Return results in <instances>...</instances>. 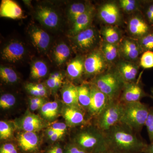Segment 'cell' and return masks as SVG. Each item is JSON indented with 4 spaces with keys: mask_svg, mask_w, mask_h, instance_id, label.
<instances>
[{
    "mask_svg": "<svg viewBox=\"0 0 153 153\" xmlns=\"http://www.w3.org/2000/svg\"><path fill=\"white\" fill-rule=\"evenodd\" d=\"M30 36L34 46L41 51L47 50L50 42L49 34L44 30L33 27L30 30Z\"/></svg>",
    "mask_w": 153,
    "mask_h": 153,
    "instance_id": "obj_17",
    "label": "cell"
},
{
    "mask_svg": "<svg viewBox=\"0 0 153 153\" xmlns=\"http://www.w3.org/2000/svg\"><path fill=\"white\" fill-rule=\"evenodd\" d=\"M44 102V99L41 97H35L30 99V104L38 103V102Z\"/></svg>",
    "mask_w": 153,
    "mask_h": 153,
    "instance_id": "obj_48",
    "label": "cell"
},
{
    "mask_svg": "<svg viewBox=\"0 0 153 153\" xmlns=\"http://www.w3.org/2000/svg\"><path fill=\"white\" fill-rule=\"evenodd\" d=\"M36 19L47 27H56L59 24L57 13L53 9L47 6H39L36 10Z\"/></svg>",
    "mask_w": 153,
    "mask_h": 153,
    "instance_id": "obj_12",
    "label": "cell"
},
{
    "mask_svg": "<svg viewBox=\"0 0 153 153\" xmlns=\"http://www.w3.org/2000/svg\"><path fill=\"white\" fill-rule=\"evenodd\" d=\"M12 130L10 126L4 121H0V138L7 140L10 137Z\"/></svg>",
    "mask_w": 153,
    "mask_h": 153,
    "instance_id": "obj_37",
    "label": "cell"
},
{
    "mask_svg": "<svg viewBox=\"0 0 153 153\" xmlns=\"http://www.w3.org/2000/svg\"><path fill=\"white\" fill-rule=\"evenodd\" d=\"M145 126L147 130L150 143L153 142V106L150 107L149 112Z\"/></svg>",
    "mask_w": 153,
    "mask_h": 153,
    "instance_id": "obj_36",
    "label": "cell"
},
{
    "mask_svg": "<svg viewBox=\"0 0 153 153\" xmlns=\"http://www.w3.org/2000/svg\"><path fill=\"white\" fill-rule=\"evenodd\" d=\"M138 42L143 52H153V31L140 38Z\"/></svg>",
    "mask_w": 153,
    "mask_h": 153,
    "instance_id": "obj_32",
    "label": "cell"
},
{
    "mask_svg": "<svg viewBox=\"0 0 153 153\" xmlns=\"http://www.w3.org/2000/svg\"><path fill=\"white\" fill-rule=\"evenodd\" d=\"M94 9L89 8L85 13L79 16L73 23L71 30V34L72 36H76L77 34L89 27L92 18Z\"/></svg>",
    "mask_w": 153,
    "mask_h": 153,
    "instance_id": "obj_18",
    "label": "cell"
},
{
    "mask_svg": "<svg viewBox=\"0 0 153 153\" xmlns=\"http://www.w3.org/2000/svg\"><path fill=\"white\" fill-rule=\"evenodd\" d=\"M100 36L95 29L89 27L74 36V44L79 51L88 52L96 48L100 43Z\"/></svg>",
    "mask_w": 153,
    "mask_h": 153,
    "instance_id": "obj_7",
    "label": "cell"
},
{
    "mask_svg": "<svg viewBox=\"0 0 153 153\" xmlns=\"http://www.w3.org/2000/svg\"><path fill=\"white\" fill-rule=\"evenodd\" d=\"M99 16L102 21L105 24L109 25H116L120 21L119 8L115 3H105L100 8Z\"/></svg>",
    "mask_w": 153,
    "mask_h": 153,
    "instance_id": "obj_11",
    "label": "cell"
},
{
    "mask_svg": "<svg viewBox=\"0 0 153 153\" xmlns=\"http://www.w3.org/2000/svg\"><path fill=\"white\" fill-rule=\"evenodd\" d=\"M92 83L111 100H117L125 83L115 71H107L97 76Z\"/></svg>",
    "mask_w": 153,
    "mask_h": 153,
    "instance_id": "obj_4",
    "label": "cell"
},
{
    "mask_svg": "<svg viewBox=\"0 0 153 153\" xmlns=\"http://www.w3.org/2000/svg\"><path fill=\"white\" fill-rule=\"evenodd\" d=\"M84 71L88 75L97 76L108 71V63L100 50L92 51L84 61Z\"/></svg>",
    "mask_w": 153,
    "mask_h": 153,
    "instance_id": "obj_6",
    "label": "cell"
},
{
    "mask_svg": "<svg viewBox=\"0 0 153 153\" xmlns=\"http://www.w3.org/2000/svg\"><path fill=\"white\" fill-rule=\"evenodd\" d=\"M64 153H88L85 150L79 147L78 145L74 143L70 145Z\"/></svg>",
    "mask_w": 153,
    "mask_h": 153,
    "instance_id": "obj_40",
    "label": "cell"
},
{
    "mask_svg": "<svg viewBox=\"0 0 153 153\" xmlns=\"http://www.w3.org/2000/svg\"><path fill=\"white\" fill-rule=\"evenodd\" d=\"M63 115L65 120L70 126H74L85 123V114L82 108L68 106L64 110Z\"/></svg>",
    "mask_w": 153,
    "mask_h": 153,
    "instance_id": "obj_19",
    "label": "cell"
},
{
    "mask_svg": "<svg viewBox=\"0 0 153 153\" xmlns=\"http://www.w3.org/2000/svg\"><path fill=\"white\" fill-rule=\"evenodd\" d=\"M47 153H63L62 148L58 145L54 146L49 149Z\"/></svg>",
    "mask_w": 153,
    "mask_h": 153,
    "instance_id": "obj_43",
    "label": "cell"
},
{
    "mask_svg": "<svg viewBox=\"0 0 153 153\" xmlns=\"http://www.w3.org/2000/svg\"><path fill=\"white\" fill-rule=\"evenodd\" d=\"M44 102H38V103L30 104V108L32 111L37 110L41 108L44 104Z\"/></svg>",
    "mask_w": 153,
    "mask_h": 153,
    "instance_id": "obj_45",
    "label": "cell"
},
{
    "mask_svg": "<svg viewBox=\"0 0 153 153\" xmlns=\"http://www.w3.org/2000/svg\"><path fill=\"white\" fill-rule=\"evenodd\" d=\"M16 149V147L13 144H5L1 147L0 153H10Z\"/></svg>",
    "mask_w": 153,
    "mask_h": 153,
    "instance_id": "obj_42",
    "label": "cell"
},
{
    "mask_svg": "<svg viewBox=\"0 0 153 153\" xmlns=\"http://www.w3.org/2000/svg\"><path fill=\"white\" fill-rule=\"evenodd\" d=\"M58 104L57 102H49L44 103L41 108V114L48 119H52L58 112Z\"/></svg>",
    "mask_w": 153,
    "mask_h": 153,
    "instance_id": "obj_30",
    "label": "cell"
},
{
    "mask_svg": "<svg viewBox=\"0 0 153 153\" xmlns=\"http://www.w3.org/2000/svg\"><path fill=\"white\" fill-rule=\"evenodd\" d=\"M57 79H53L49 77L47 80V85L48 87L52 89H56V83Z\"/></svg>",
    "mask_w": 153,
    "mask_h": 153,
    "instance_id": "obj_44",
    "label": "cell"
},
{
    "mask_svg": "<svg viewBox=\"0 0 153 153\" xmlns=\"http://www.w3.org/2000/svg\"><path fill=\"white\" fill-rule=\"evenodd\" d=\"M10 153H18V152H17L16 149L14 150V151H13V152H11Z\"/></svg>",
    "mask_w": 153,
    "mask_h": 153,
    "instance_id": "obj_53",
    "label": "cell"
},
{
    "mask_svg": "<svg viewBox=\"0 0 153 153\" xmlns=\"http://www.w3.org/2000/svg\"><path fill=\"white\" fill-rule=\"evenodd\" d=\"M78 91V102L82 108L88 111L90 105L91 92L90 85L87 83L76 86Z\"/></svg>",
    "mask_w": 153,
    "mask_h": 153,
    "instance_id": "obj_25",
    "label": "cell"
},
{
    "mask_svg": "<svg viewBox=\"0 0 153 153\" xmlns=\"http://www.w3.org/2000/svg\"><path fill=\"white\" fill-rule=\"evenodd\" d=\"M48 68L46 63L41 60L35 61L31 66L30 74L34 79L42 78L47 75Z\"/></svg>",
    "mask_w": 153,
    "mask_h": 153,
    "instance_id": "obj_29",
    "label": "cell"
},
{
    "mask_svg": "<svg viewBox=\"0 0 153 153\" xmlns=\"http://www.w3.org/2000/svg\"></svg>",
    "mask_w": 153,
    "mask_h": 153,
    "instance_id": "obj_54",
    "label": "cell"
},
{
    "mask_svg": "<svg viewBox=\"0 0 153 153\" xmlns=\"http://www.w3.org/2000/svg\"><path fill=\"white\" fill-rule=\"evenodd\" d=\"M90 7L84 3H75L72 4L68 11L69 19L74 23L79 16L85 13Z\"/></svg>",
    "mask_w": 153,
    "mask_h": 153,
    "instance_id": "obj_28",
    "label": "cell"
},
{
    "mask_svg": "<svg viewBox=\"0 0 153 153\" xmlns=\"http://www.w3.org/2000/svg\"><path fill=\"white\" fill-rule=\"evenodd\" d=\"M149 109L147 105L140 101L124 103L120 123L138 134L145 126Z\"/></svg>",
    "mask_w": 153,
    "mask_h": 153,
    "instance_id": "obj_2",
    "label": "cell"
},
{
    "mask_svg": "<svg viewBox=\"0 0 153 153\" xmlns=\"http://www.w3.org/2000/svg\"><path fill=\"white\" fill-rule=\"evenodd\" d=\"M83 71L84 61L79 57L72 60L67 66V73L69 76L73 79H77L81 77Z\"/></svg>",
    "mask_w": 153,
    "mask_h": 153,
    "instance_id": "obj_26",
    "label": "cell"
},
{
    "mask_svg": "<svg viewBox=\"0 0 153 153\" xmlns=\"http://www.w3.org/2000/svg\"><path fill=\"white\" fill-rule=\"evenodd\" d=\"M91 98L88 111L91 116L96 118L110 102L109 97L93 83L90 85Z\"/></svg>",
    "mask_w": 153,
    "mask_h": 153,
    "instance_id": "obj_9",
    "label": "cell"
},
{
    "mask_svg": "<svg viewBox=\"0 0 153 153\" xmlns=\"http://www.w3.org/2000/svg\"><path fill=\"white\" fill-rule=\"evenodd\" d=\"M56 132H57L55 131L53 129L50 128H49V129L47 131V134H48V135L49 138L52 136L53 135H54V134Z\"/></svg>",
    "mask_w": 153,
    "mask_h": 153,
    "instance_id": "obj_51",
    "label": "cell"
},
{
    "mask_svg": "<svg viewBox=\"0 0 153 153\" xmlns=\"http://www.w3.org/2000/svg\"><path fill=\"white\" fill-rule=\"evenodd\" d=\"M63 102L68 106L76 107L82 108L78 102L77 88L73 84H67L62 90Z\"/></svg>",
    "mask_w": 153,
    "mask_h": 153,
    "instance_id": "obj_21",
    "label": "cell"
},
{
    "mask_svg": "<svg viewBox=\"0 0 153 153\" xmlns=\"http://www.w3.org/2000/svg\"><path fill=\"white\" fill-rule=\"evenodd\" d=\"M0 76L3 81L7 83H15L18 79V75L13 69L4 66L0 68Z\"/></svg>",
    "mask_w": 153,
    "mask_h": 153,
    "instance_id": "obj_31",
    "label": "cell"
},
{
    "mask_svg": "<svg viewBox=\"0 0 153 153\" xmlns=\"http://www.w3.org/2000/svg\"><path fill=\"white\" fill-rule=\"evenodd\" d=\"M145 14L146 21L151 27H153V1L148 3Z\"/></svg>",
    "mask_w": 153,
    "mask_h": 153,
    "instance_id": "obj_38",
    "label": "cell"
},
{
    "mask_svg": "<svg viewBox=\"0 0 153 153\" xmlns=\"http://www.w3.org/2000/svg\"><path fill=\"white\" fill-rule=\"evenodd\" d=\"M100 50L108 63H112L117 60L120 55L118 45L102 42Z\"/></svg>",
    "mask_w": 153,
    "mask_h": 153,
    "instance_id": "obj_24",
    "label": "cell"
},
{
    "mask_svg": "<svg viewBox=\"0 0 153 153\" xmlns=\"http://www.w3.org/2000/svg\"><path fill=\"white\" fill-rule=\"evenodd\" d=\"M70 55V49L68 45L61 43L55 47L54 52V59L57 65L60 66L65 62Z\"/></svg>",
    "mask_w": 153,
    "mask_h": 153,
    "instance_id": "obj_27",
    "label": "cell"
},
{
    "mask_svg": "<svg viewBox=\"0 0 153 153\" xmlns=\"http://www.w3.org/2000/svg\"><path fill=\"white\" fill-rule=\"evenodd\" d=\"M0 16L13 19H21L23 17V11L16 2L2 0L0 6Z\"/></svg>",
    "mask_w": 153,
    "mask_h": 153,
    "instance_id": "obj_16",
    "label": "cell"
},
{
    "mask_svg": "<svg viewBox=\"0 0 153 153\" xmlns=\"http://www.w3.org/2000/svg\"><path fill=\"white\" fill-rule=\"evenodd\" d=\"M102 38L103 41L109 44L118 45L122 38L120 30L115 26H106L101 31Z\"/></svg>",
    "mask_w": 153,
    "mask_h": 153,
    "instance_id": "obj_22",
    "label": "cell"
},
{
    "mask_svg": "<svg viewBox=\"0 0 153 153\" xmlns=\"http://www.w3.org/2000/svg\"><path fill=\"white\" fill-rule=\"evenodd\" d=\"M119 44L120 55L127 61L132 62L135 61L143 52L138 41L133 38H122Z\"/></svg>",
    "mask_w": 153,
    "mask_h": 153,
    "instance_id": "obj_10",
    "label": "cell"
},
{
    "mask_svg": "<svg viewBox=\"0 0 153 153\" xmlns=\"http://www.w3.org/2000/svg\"><path fill=\"white\" fill-rule=\"evenodd\" d=\"M50 128L53 129L57 132L65 133L66 129V126L63 123H55L51 125Z\"/></svg>",
    "mask_w": 153,
    "mask_h": 153,
    "instance_id": "obj_41",
    "label": "cell"
},
{
    "mask_svg": "<svg viewBox=\"0 0 153 153\" xmlns=\"http://www.w3.org/2000/svg\"><path fill=\"white\" fill-rule=\"evenodd\" d=\"M128 29L132 36L139 39L153 31L152 27L140 16H135L130 19Z\"/></svg>",
    "mask_w": 153,
    "mask_h": 153,
    "instance_id": "obj_13",
    "label": "cell"
},
{
    "mask_svg": "<svg viewBox=\"0 0 153 153\" xmlns=\"http://www.w3.org/2000/svg\"><path fill=\"white\" fill-rule=\"evenodd\" d=\"M116 71L125 83H128L136 80L139 67L133 62L123 60L118 63Z\"/></svg>",
    "mask_w": 153,
    "mask_h": 153,
    "instance_id": "obj_15",
    "label": "cell"
},
{
    "mask_svg": "<svg viewBox=\"0 0 153 153\" xmlns=\"http://www.w3.org/2000/svg\"><path fill=\"white\" fill-rule=\"evenodd\" d=\"M120 7L127 13H132L137 9V2L134 0H121L119 1Z\"/></svg>",
    "mask_w": 153,
    "mask_h": 153,
    "instance_id": "obj_35",
    "label": "cell"
},
{
    "mask_svg": "<svg viewBox=\"0 0 153 153\" xmlns=\"http://www.w3.org/2000/svg\"><path fill=\"white\" fill-rule=\"evenodd\" d=\"M16 102L15 96L10 94H3L0 98V106L3 109H8L13 106Z\"/></svg>",
    "mask_w": 153,
    "mask_h": 153,
    "instance_id": "obj_34",
    "label": "cell"
},
{
    "mask_svg": "<svg viewBox=\"0 0 153 153\" xmlns=\"http://www.w3.org/2000/svg\"><path fill=\"white\" fill-rule=\"evenodd\" d=\"M143 153H153V142L147 145Z\"/></svg>",
    "mask_w": 153,
    "mask_h": 153,
    "instance_id": "obj_49",
    "label": "cell"
},
{
    "mask_svg": "<svg viewBox=\"0 0 153 153\" xmlns=\"http://www.w3.org/2000/svg\"><path fill=\"white\" fill-rule=\"evenodd\" d=\"M18 141L20 147L25 152H33L38 149L39 141L35 132L25 131L22 133L19 134Z\"/></svg>",
    "mask_w": 153,
    "mask_h": 153,
    "instance_id": "obj_20",
    "label": "cell"
},
{
    "mask_svg": "<svg viewBox=\"0 0 153 153\" xmlns=\"http://www.w3.org/2000/svg\"><path fill=\"white\" fill-rule=\"evenodd\" d=\"M49 77L53 79H63V76L61 73L60 72H55V73H52L50 74Z\"/></svg>",
    "mask_w": 153,
    "mask_h": 153,
    "instance_id": "obj_50",
    "label": "cell"
},
{
    "mask_svg": "<svg viewBox=\"0 0 153 153\" xmlns=\"http://www.w3.org/2000/svg\"><path fill=\"white\" fill-rule=\"evenodd\" d=\"M26 89L28 91V92L33 96L37 97H46L47 95V89L40 90L36 89L31 87L28 84L25 86Z\"/></svg>",
    "mask_w": 153,
    "mask_h": 153,
    "instance_id": "obj_39",
    "label": "cell"
},
{
    "mask_svg": "<svg viewBox=\"0 0 153 153\" xmlns=\"http://www.w3.org/2000/svg\"><path fill=\"white\" fill-rule=\"evenodd\" d=\"M150 95L151 98L153 99V87L151 88Z\"/></svg>",
    "mask_w": 153,
    "mask_h": 153,
    "instance_id": "obj_52",
    "label": "cell"
},
{
    "mask_svg": "<svg viewBox=\"0 0 153 153\" xmlns=\"http://www.w3.org/2000/svg\"><path fill=\"white\" fill-rule=\"evenodd\" d=\"M151 95L146 93L140 81L125 83L119 100L122 103L137 102L140 101L142 99Z\"/></svg>",
    "mask_w": 153,
    "mask_h": 153,
    "instance_id": "obj_8",
    "label": "cell"
},
{
    "mask_svg": "<svg viewBox=\"0 0 153 153\" xmlns=\"http://www.w3.org/2000/svg\"><path fill=\"white\" fill-rule=\"evenodd\" d=\"M64 134V133L62 132H56L52 136L50 137L49 138L52 141H55L57 140L63 136Z\"/></svg>",
    "mask_w": 153,
    "mask_h": 153,
    "instance_id": "obj_47",
    "label": "cell"
},
{
    "mask_svg": "<svg viewBox=\"0 0 153 153\" xmlns=\"http://www.w3.org/2000/svg\"><path fill=\"white\" fill-rule=\"evenodd\" d=\"M140 66L145 69L153 68V52H143L140 59Z\"/></svg>",
    "mask_w": 153,
    "mask_h": 153,
    "instance_id": "obj_33",
    "label": "cell"
},
{
    "mask_svg": "<svg viewBox=\"0 0 153 153\" xmlns=\"http://www.w3.org/2000/svg\"><path fill=\"white\" fill-rule=\"evenodd\" d=\"M75 143L88 153H107L104 133L95 126L77 134Z\"/></svg>",
    "mask_w": 153,
    "mask_h": 153,
    "instance_id": "obj_3",
    "label": "cell"
},
{
    "mask_svg": "<svg viewBox=\"0 0 153 153\" xmlns=\"http://www.w3.org/2000/svg\"><path fill=\"white\" fill-rule=\"evenodd\" d=\"M28 85H30L31 87L33 88L38 89V90H42L46 89L45 85L41 84V83L35 84V83H28Z\"/></svg>",
    "mask_w": 153,
    "mask_h": 153,
    "instance_id": "obj_46",
    "label": "cell"
},
{
    "mask_svg": "<svg viewBox=\"0 0 153 153\" xmlns=\"http://www.w3.org/2000/svg\"><path fill=\"white\" fill-rule=\"evenodd\" d=\"M124 103L119 100H111L102 112L96 118L95 126L104 132L120 123Z\"/></svg>",
    "mask_w": 153,
    "mask_h": 153,
    "instance_id": "obj_5",
    "label": "cell"
},
{
    "mask_svg": "<svg viewBox=\"0 0 153 153\" xmlns=\"http://www.w3.org/2000/svg\"><path fill=\"white\" fill-rule=\"evenodd\" d=\"M25 49L24 45L19 42H11L3 49L1 57L3 60L10 62L19 61L25 55Z\"/></svg>",
    "mask_w": 153,
    "mask_h": 153,
    "instance_id": "obj_14",
    "label": "cell"
},
{
    "mask_svg": "<svg viewBox=\"0 0 153 153\" xmlns=\"http://www.w3.org/2000/svg\"><path fill=\"white\" fill-rule=\"evenodd\" d=\"M22 127L25 131L36 132L41 130L43 128V122L38 115L29 114L23 118Z\"/></svg>",
    "mask_w": 153,
    "mask_h": 153,
    "instance_id": "obj_23",
    "label": "cell"
},
{
    "mask_svg": "<svg viewBox=\"0 0 153 153\" xmlns=\"http://www.w3.org/2000/svg\"><path fill=\"white\" fill-rule=\"evenodd\" d=\"M103 132L107 153H143L148 145L137 133L120 123Z\"/></svg>",
    "mask_w": 153,
    "mask_h": 153,
    "instance_id": "obj_1",
    "label": "cell"
}]
</instances>
